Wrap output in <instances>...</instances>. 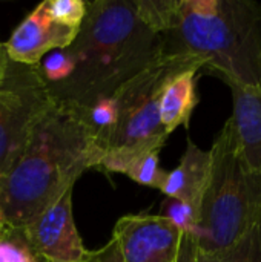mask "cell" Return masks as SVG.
<instances>
[{
	"instance_id": "cell-10",
	"label": "cell",
	"mask_w": 261,
	"mask_h": 262,
	"mask_svg": "<svg viewBox=\"0 0 261 262\" xmlns=\"http://www.w3.org/2000/svg\"><path fill=\"white\" fill-rule=\"evenodd\" d=\"M232 92V115L238 152L251 170L261 172V86H229Z\"/></svg>"
},
{
	"instance_id": "cell-8",
	"label": "cell",
	"mask_w": 261,
	"mask_h": 262,
	"mask_svg": "<svg viewBox=\"0 0 261 262\" xmlns=\"http://www.w3.org/2000/svg\"><path fill=\"white\" fill-rule=\"evenodd\" d=\"M125 262H174L182 233L160 215H126L114 227Z\"/></svg>"
},
{
	"instance_id": "cell-21",
	"label": "cell",
	"mask_w": 261,
	"mask_h": 262,
	"mask_svg": "<svg viewBox=\"0 0 261 262\" xmlns=\"http://www.w3.org/2000/svg\"><path fill=\"white\" fill-rule=\"evenodd\" d=\"M8 61H9V58H8V55H6L5 46H3V43L0 41V81H2V78H3V75H5Z\"/></svg>"
},
{
	"instance_id": "cell-4",
	"label": "cell",
	"mask_w": 261,
	"mask_h": 262,
	"mask_svg": "<svg viewBox=\"0 0 261 262\" xmlns=\"http://www.w3.org/2000/svg\"><path fill=\"white\" fill-rule=\"evenodd\" d=\"M209 152L211 173L200 203L195 236L200 252L228 247L261 221V172L245 164L229 118Z\"/></svg>"
},
{
	"instance_id": "cell-22",
	"label": "cell",
	"mask_w": 261,
	"mask_h": 262,
	"mask_svg": "<svg viewBox=\"0 0 261 262\" xmlns=\"http://www.w3.org/2000/svg\"><path fill=\"white\" fill-rule=\"evenodd\" d=\"M6 229H8V226H6V223H5V220H3V216H2V213H0V236L5 233Z\"/></svg>"
},
{
	"instance_id": "cell-15",
	"label": "cell",
	"mask_w": 261,
	"mask_h": 262,
	"mask_svg": "<svg viewBox=\"0 0 261 262\" xmlns=\"http://www.w3.org/2000/svg\"><path fill=\"white\" fill-rule=\"evenodd\" d=\"M160 216L168 220L180 233H188L194 238L198 233L200 210L191 204L174 198H165V201L162 203Z\"/></svg>"
},
{
	"instance_id": "cell-13",
	"label": "cell",
	"mask_w": 261,
	"mask_h": 262,
	"mask_svg": "<svg viewBox=\"0 0 261 262\" xmlns=\"http://www.w3.org/2000/svg\"><path fill=\"white\" fill-rule=\"evenodd\" d=\"M197 262H261V221L238 239L215 252H200Z\"/></svg>"
},
{
	"instance_id": "cell-6",
	"label": "cell",
	"mask_w": 261,
	"mask_h": 262,
	"mask_svg": "<svg viewBox=\"0 0 261 262\" xmlns=\"http://www.w3.org/2000/svg\"><path fill=\"white\" fill-rule=\"evenodd\" d=\"M52 104L40 66L9 60L0 81V178L18 161L34 127Z\"/></svg>"
},
{
	"instance_id": "cell-5",
	"label": "cell",
	"mask_w": 261,
	"mask_h": 262,
	"mask_svg": "<svg viewBox=\"0 0 261 262\" xmlns=\"http://www.w3.org/2000/svg\"><path fill=\"white\" fill-rule=\"evenodd\" d=\"M191 63L200 64L198 60L188 55L163 54L112 95L118 117L97 169L123 173L126 166L138 155L163 149L169 135L160 123V94L166 78L178 68Z\"/></svg>"
},
{
	"instance_id": "cell-17",
	"label": "cell",
	"mask_w": 261,
	"mask_h": 262,
	"mask_svg": "<svg viewBox=\"0 0 261 262\" xmlns=\"http://www.w3.org/2000/svg\"><path fill=\"white\" fill-rule=\"evenodd\" d=\"M38 66H40L42 77L45 78V81L49 88L66 81L74 71L72 58L69 57L66 49H58V51L49 52L40 61Z\"/></svg>"
},
{
	"instance_id": "cell-12",
	"label": "cell",
	"mask_w": 261,
	"mask_h": 262,
	"mask_svg": "<svg viewBox=\"0 0 261 262\" xmlns=\"http://www.w3.org/2000/svg\"><path fill=\"white\" fill-rule=\"evenodd\" d=\"M211 173V152L200 149L191 138L186 140V150L177 167L166 173L160 192L166 198H174L191 204L200 210V203L206 190Z\"/></svg>"
},
{
	"instance_id": "cell-14",
	"label": "cell",
	"mask_w": 261,
	"mask_h": 262,
	"mask_svg": "<svg viewBox=\"0 0 261 262\" xmlns=\"http://www.w3.org/2000/svg\"><path fill=\"white\" fill-rule=\"evenodd\" d=\"M168 170L160 166V150H151L134 158L125 169L123 175L132 181L152 189H162Z\"/></svg>"
},
{
	"instance_id": "cell-20",
	"label": "cell",
	"mask_w": 261,
	"mask_h": 262,
	"mask_svg": "<svg viewBox=\"0 0 261 262\" xmlns=\"http://www.w3.org/2000/svg\"><path fill=\"white\" fill-rule=\"evenodd\" d=\"M197 255H198V246L195 238L192 235L182 233L178 252L174 262H197Z\"/></svg>"
},
{
	"instance_id": "cell-9",
	"label": "cell",
	"mask_w": 261,
	"mask_h": 262,
	"mask_svg": "<svg viewBox=\"0 0 261 262\" xmlns=\"http://www.w3.org/2000/svg\"><path fill=\"white\" fill-rule=\"evenodd\" d=\"M78 29L54 20L38 3L3 43L11 61L26 66H38L52 51L66 49L75 40Z\"/></svg>"
},
{
	"instance_id": "cell-1",
	"label": "cell",
	"mask_w": 261,
	"mask_h": 262,
	"mask_svg": "<svg viewBox=\"0 0 261 262\" xmlns=\"http://www.w3.org/2000/svg\"><path fill=\"white\" fill-rule=\"evenodd\" d=\"M66 51L74 63L72 74L48 88L54 101L80 107L112 97L165 54L163 37L143 20L137 0L89 2L78 34Z\"/></svg>"
},
{
	"instance_id": "cell-11",
	"label": "cell",
	"mask_w": 261,
	"mask_h": 262,
	"mask_svg": "<svg viewBox=\"0 0 261 262\" xmlns=\"http://www.w3.org/2000/svg\"><path fill=\"white\" fill-rule=\"evenodd\" d=\"M200 71L198 63H191L178 68L166 78L158 100V114L168 135L180 126L189 127L191 117L198 104L197 77Z\"/></svg>"
},
{
	"instance_id": "cell-7",
	"label": "cell",
	"mask_w": 261,
	"mask_h": 262,
	"mask_svg": "<svg viewBox=\"0 0 261 262\" xmlns=\"http://www.w3.org/2000/svg\"><path fill=\"white\" fill-rule=\"evenodd\" d=\"M72 190L22 227L26 241L40 262H83L86 249L72 216Z\"/></svg>"
},
{
	"instance_id": "cell-2",
	"label": "cell",
	"mask_w": 261,
	"mask_h": 262,
	"mask_svg": "<svg viewBox=\"0 0 261 262\" xmlns=\"http://www.w3.org/2000/svg\"><path fill=\"white\" fill-rule=\"evenodd\" d=\"M100 152L82 109L54 101L34 127L12 169L0 178V213L8 227H23L74 187Z\"/></svg>"
},
{
	"instance_id": "cell-19",
	"label": "cell",
	"mask_w": 261,
	"mask_h": 262,
	"mask_svg": "<svg viewBox=\"0 0 261 262\" xmlns=\"http://www.w3.org/2000/svg\"><path fill=\"white\" fill-rule=\"evenodd\" d=\"M83 262H125L120 253L118 244L114 238H111L103 247L97 250H86Z\"/></svg>"
},
{
	"instance_id": "cell-16",
	"label": "cell",
	"mask_w": 261,
	"mask_h": 262,
	"mask_svg": "<svg viewBox=\"0 0 261 262\" xmlns=\"http://www.w3.org/2000/svg\"><path fill=\"white\" fill-rule=\"evenodd\" d=\"M0 262H40L22 227H8L0 236Z\"/></svg>"
},
{
	"instance_id": "cell-3",
	"label": "cell",
	"mask_w": 261,
	"mask_h": 262,
	"mask_svg": "<svg viewBox=\"0 0 261 262\" xmlns=\"http://www.w3.org/2000/svg\"><path fill=\"white\" fill-rule=\"evenodd\" d=\"M163 52L188 55L228 86H261V2L178 0Z\"/></svg>"
},
{
	"instance_id": "cell-18",
	"label": "cell",
	"mask_w": 261,
	"mask_h": 262,
	"mask_svg": "<svg viewBox=\"0 0 261 262\" xmlns=\"http://www.w3.org/2000/svg\"><path fill=\"white\" fill-rule=\"evenodd\" d=\"M42 3L54 20L75 29H80L88 9L83 0H45Z\"/></svg>"
}]
</instances>
